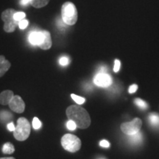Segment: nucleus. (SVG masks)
<instances>
[{"label": "nucleus", "mask_w": 159, "mask_h": 159, "mask_svg": "<svg viewBox=\"0 0 159 159\" xmlns=\"http://www.w3.org/2000/svg\"><path fill=\"white\" fill-rule=\"evenodd\" d=\"M66 116L69 120H72L77 128L86 129L91 125V118L88 111L79 105H71L66 109Z\"/></svg>", "instance_id": "obj_1"}, {"label": "nucleus", "mask_w": 159, "mask_h": 159, "mask_svg": "<svg viewBox=\"0 0 159 159\" xmlns=\"http://www.w3.org/2000/svg\"><path fill=\"white\" fill-rule=\"evenodd\" d=\"M62 19L66 25H74L77 21V11L75 5L70 2H66L61 7Z\"/></svg>", "instance_id": "obj_2"}, {"label": "nucleus", "mask_w": 159, "mask_h": 159, "mask_svg": "<svg viewBox=\"0 0 159 159\" xmlns=\"http://www.w3.org/2000/svg\"><path fill=\"white\" fill-rule=\"evenodd\" d=\"M31 127L29 121L25 117H21L18 119L17 125L13 131L15 139L20 142H23L28 138L30 134Z\"/></svg>", "instance_id": "obj_3"}, {"label": "nucleus", "mask_w": 159, "mask_h": 159, "mask_svg": "<svg viewBox=\"0 0 159 159\" xmlns=\"http://www.w3.org/2000/svg\"><path fill=\"white\" fill-rule=\"evenodd\" d=\"M16 12L14 9L9 8L4 11L2 13V20L5 23L3 29L6 33H13L16 30L17 26H19V21L14 19V14Z\"/></svg>", "instance_id": "obj_4"}, {"label": "nucleus", "mask_w": 159, "mask_h": 159, "mask_svg": "<svg viewBox=\"0 0 159 159\" xmlns=\"http://www.w3.org/2000/svg\"><path fill=\"white\" fill-rule=\"evenodd\" d=\"M61 145L66 151L76 152L81 148V141L75 135L66 134L61 139Z\"/></svg>", "instance_id": "obj_5"}, {"label": "nucleus", "mask_w": 159, "mask_h": 159, "mask_svg": "<svg viewBox=\"0 0 159 159\" xmlns=\"http://www.w3.org/2000/svg\"><path fill=\"white\" fill-rule=\"evenodd\" d=\"M142 120L139 118H136L130 122L122 123L121 125V130L125 134L130 136L138 133L142 128Z\"/></svg>", "instance_id": "obj_6"}, {"label": "nucleus", "mask_w": 159, "mask_h": 159, "mask_svg": "<svg viewBox=\"0 0 159 159\" xmlns=\"http://www.w3.org/2000/svg\"><path fill=\"white\" fill-rule=\"evenodd\" d=\"M94 84L97 86L107 88L112 84V78L108 74L105 72H99L94 78Z\"/></svg>", "instance_id": "obj_7"}, {"label": "nucleus", "mask_w": 159, "mask_h": 159, "mask_svg": "<svg viewBox=\"0 0 159 159\" xmlns=\"http://www.w3.org/2000/svg\"><path fill=\"white\" fill-rule=\"evenodd\" d=\"M8 105L12 111L18 114H21L25 111V103L19 95H14Z\"/></svg>", "instance_id": "obj_8"}, {"label": "nucleus", "mask_w": 159, "mask_h": 159, "mask_svg": "<svg viewBox=\"0 0 159 159\" xmlns=\"http://www.w3.org/2000/svg\"><path fill=\"white\" fill-rule=\"evenodd\" d=\"M44 39V33L43 31H34L32 32L29 35V41L31 44L39 46L43 42Z\"/></svg>", "instance_id": "obj_9"}, {"label": "nucleus", "mask_w": 159, "mask_h": 159, "mask_svg": "<svg viewBox=\"0 0 159 159\" xmlns=\"http://www.w3.org/2000/svg\"><path fill=\"white\" fill-rule=\"evenodd\" d=\"M14 96L13 92L11 90H5L0 94V104L2 105H8Z\"/></svg>", "instance_id": "obj_10"}, {"label": "nucleus", "mask_w": 159, "mask_h": 159, "mask_svg": "<svg viewBox=\"0 0 159 159\" xmlns=\"http://www.w3.org/2000/svg\"><path fill=\"white\" fill-rule=\"evenodd\" d=\"M43 33H44V39H43V42L40 44L39 47L41 49H43V50H47V49H50L52 47V38H51V34L49 33V32L44 30L43 31Z\"/></svg>", "instance_id": "obj_11"}, {"label": "nucleus", "mask_w": 159, "mask_h": 159, "mask_svg": "<svg viewBox=\"0 0 159 159\" xmlns=\"http://www.w3.org/2000/svg\"><path fill=\"white\" fill-rule=\"evenodd\" d=\"M11 66V63L5 59V56L0 55V77H2L9 70Z\"/></svg>", "instance_id": "obj_12"}, {"label": "nucleus", "mask_w": 159, "mask_h": 159, "mask_svg": "<svg viewBox=\"0 0 159 159\" xmlns=\"http://www.w3.org/2000/svg\"><path fill=\"white\" fill-rule=\"evenodd\" d=\"M129 141H130V143L134 144H139L142 142L143 136L142 133H140V131H139L138 133L135 134L134 135H130V136H128Z\"/></svg>", "instance_id": "obj_13"}, {"label": "nucleus", "mask_w": 159, "mask_h": 159, "mask_svg": "<svg viewBox=\"0 0 159 159\" xmlns=\"http://www.w3.org/2000/svg\"><path fill=\"white\" fill-rule=\"evenodd\" d=\"M148 121L150 125L154 128H158L159 127V114L156 113L150 114L148 116Z\"/></svg>", "instance_id": "obj_14"}, {"label": "nucleus", "mask_w": 159, "mask_h": 159, "mask_svg": "<svg viewBox=\"0 0 159 159\" xmlns=\"http://www.w3.org/2000/svg\"><path fill=\"white\" fill-rule=\"evenodd\" d=\"M49 0H30V5L35 8H41L49 3Z\"/></svg>", "instance_id": "obj_15"}, {"label": "nucleus", "mask_w": 159, "mask_h": 159, "mask_svg": "<svg viewBox=\"0 0 159 159\" xmlns=\"http://www.w3.org/2000/svg\"><path fill=\"white\" fill-rule=\"evenodd\" d=\"M15 151V148L11 143L7 142L3 145L2 147V152L5 154H12Z\"/></svg>", "instance_id": "obj_16"}, {"label": "nucleus", "mask_w": 159, "mask_h": 159, "mask_svg": "<svg viewBox=\"0 0 159 159\" xmlns=\"http://www.w3.org/2000/svg\"><path fill=\"white\" fill-rule=\"evenodd\" d=\"M134 103L136 104L139 108L143 109V110H146L148 108V105L145 101L142 100V99L137 98L134 100Z\"/></svg>", "instance_id": "obj_17"}, {"label": "nucleus", "mask_w": 159, "mask_h": 159, "mask_svg": "<svg viewBox=\"0 0 159 159\" xmlns=\"http://www.w3.org/2000/svg\"><path fill=\"white\" fill-rule=\"evenodd\" d=\"M71 98L75 100V102H76L78 105H82L85 102V99L83 98V97H81L80 96H77L76 94H71Z\"/></svg>", "instance_id": "obj_18"}, {"label": "nucleus", "mask_w": 159, "mask_h": 159, "mask_svg": "<svg viewBox=\"0 0 159 159\" xmlns=\"http://www.w3.org/2000/svg\"><path fill=\"white\" fill-rule=\"evenodd\" d=\"M11 117L12 115L11 114V113L7 112V111H2V112H0V119H2V120L7 121L9 119H11Z\"/></svg>", "instance_id": "obj_19"}, {"label": "nucleus", "mask_w": 159, "mask_h": 159, "mask_svg": "<svg viewBox=\"0 0 159 159\" xmlns=\"http://www.w3.org/2000/svg\"><path fill=\"white\" fill-rule=\"evenodd\" d=\"M26 16V14L24 12H16V13L14 14V19L16 20L17 21H20L21 20L24 19Z\"/></svg>", "instance_id": "obj_20"}, {"label": "nucleus", "mask_w": 159, "mask_h": 159, "mask_svg": "<svg viewBox=\"0 0 159 159\" xmlns=\"http://www.w3.org/2000/svg\"><path fill=\"white\" fill-rule=\"evenodd\" d=\"M33 127L35 130H39L41 127V122L37 117H34L33 119Z\"/></svg>", "instance_id": "obj_21"}, {"label": "nucleus", "mask_w": 159, "mask_h": 159, "mask_svg": "<svg viewBox=\"0 0 159 159\" xmlns=\"http://www.w3.org/2000/svg\"><path fill=\"white\" fill-rule=\"evenodd\" d=\"M66 126H67V128L70 130H75V129H76V128H77V125L75 124V122L72 120H69L66 123Z\"/></svg>", "instance_id": "obj_22"}, {"label": "nucleus", "mask_w": 159, "mask_h": 159, "mask_svg": "<svg viewBox=\"0 0 159 159\" xmlns=\"http://www.w3.org/2000/svg\"><path fill=\"white\" fill-rule=\"evenodd\" d=\"M29 25V21L26 19H22L21 21H19V27L21 30H25L26 27Z\"/></svg>", "instance_id": "obj_23"}, {"label": "nucleus", "mask_w": 159, "mask_h": 159, "mask_svg": "<svg viewBox=\"0 0 159 159\" xmlns=\"http://www.w3.org/2000/svg\"><path fill=\"white\" fill-rule=\"evenodd\" d=\"M59 63L61 66H66L69 64V60L67 57H62L61 59H60Z\"/></svg>", "instance_id": "obj_24"}, {"label": "nucleus", "mask_w": 159, "mask_h": 159, "mask_svg": "<svg viewBox=\"0 0 159 159\" xmlns=\"http://www.w3.org/2000/svg\"><path fill=\"white\" fill-rule=\"evenodd\" d=\"M120 66H121V63H120V61H119V60H115V62H114V72H118L119 71V69H120Z\"/></svg>", "instance_id": "obj_25"}, {"label": "nucleus", "mask_w": 159, "mask_h": 159, "mask_svg": "<svg viewBox=\"0 0 159 159\" xmlns=\"http://www.w3.org/2000/svg\"><path fill=\"white\" fill-rule=\"evenodd\" d=\"M137 89H138V85H137L136 84H133V85H131L130 87H129L128 92L130 93V94H134V93L136 92Z\"/></svg>", "instance_id": "obj_26"}, {"label": "nucleus", "mask_w": 159, "mask_h": 159, "mask_svg": "<svg viewBox=\"0 0 159 159\" xmlns=\"http://www.w3.org/2000/svg\"><path fill=\"white\" fill-rule=\"evenodd\" d=\"M99 145L102 148H108L110 147V143H109L107 140H102L99 142Z\"/></svg>", "instance_id": "obj_27"}, {"label": "nucleus", "mask_w": 159, "mask_h": 159, "mask_svg": "<svg viewBox=\"0 0 159 159\" xmlns=\"http://www.w3.org/2000/svg\"><path fill=\"white\" fill-rule=\"evenodd\" d=\"M7 129H8L10 131H13H13H14L15 129H16V127H15L14 124H13V122L8 123V125H7Z\"/></svg>", "instance_id": "obj_28"}, {"label": "nucleus", "mask_w": 159, "mask_h": 159, "mask_svg": "<svg viewBox=\"0 0 159 159\" xmlns=\"http://www.w3.org/2000/svg\"><path fill=\"white\" fill-rule=\"evenodd\" d=\"M29 2H30V0H21V4L23 5H27Z\"/></svg>", "instance_id": "obj_29"}, {"label": "nucleus", "mask_w": 159, "mask_h": 159, "mask_svg": "<svg viewBox=\"0 0 159 159\" xmlns=\"http://www.w3.org/2000/svg\"><path fill=\"white\" fill-rule=\"evenodd\" d=\"M0 159H16L13 157H5V158H0Z\"/></svg>", "instance_id": "obj_30"}, {"label": "nucleus", "mask_w": 159, "mask_h": 159, "mask_svg": "<svg viewBox=\"0 0 159 159\" xmlns=\"http://www.w3.org/2000/svg\"><path fill=\"white\" fill-rule=\"evenodd\" d=\"M99 159H105V158H99Z\"/></svg>", "instance_id": "obj_31"}]
</instances>
